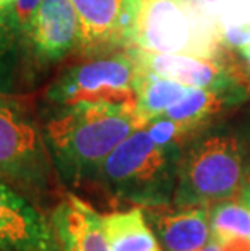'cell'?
Listing matches in <instances>:
<instances>
[{"label": "cell", "mask_w": 250, "mask_h": 251, "mask_svg": "<svg viewBox=\"0 0 250 251\" xmlns=\"http://www.w3.org/2000/svg\"><path fill=\"white\" fill-rule=\"evenodd\" d=\"M237 200H239V201H242L244 204H246V206L249 207V209H250V181H249V183L241 190V193H239Z\"/></svg>", "instance_id": "cell-22"}, {"label": "cell", "mask_w": 250, "mask_h": 251, "mask_svg": "<svg viewBox=\"0 0 250 251\" xmlns=\"http://www.w3.org/2000/svg\"><path fill=\"white\" fill-rule=\"evenodd\" d=\"M0 251H60L49 219L2 177Z\"/></svg>", "instance_id": "cell-8"}, {"label": "cell", "mask_w": 250, "mask_h": 251, "mask_svg": "<svg viewBox=\"0 0 250 251\" xmlns=\"http://www.w3.org/2000/svg\"><path fill=\"white\" fill-rule=\"evenodd\" d=\"M239 52H241V54H242L244 57H246V60L250 63V44H249V46H246V47H244V49H241Z\"/></svg>", "instance_id": "cell-24"}, {"label": "cell", "mask_w": 250, "mask_h": 251, "mask_svg": "<svg viewBox=\"0 0 250 251\" xmlns=\"http://www.w3.org/2000/svg\"><path fill=\"white\" fill-rule=\"evenodd\" d=\"M111 251H163L141 207L103 216Z\"/></svg>", "instance_id": "cell-14"}, {"label": "cell", "mask_w": 250, "mask_h": 251, "mask_svg": "<svg viewBox=\"0 0 250 251\" xmlns=\"http://www.w3.org/2000/svg\"><path fill=\"white\" fill-rule=\"evenodd\" d=\"M250 181L246 149L237 128L215 122L182 146L174 206H210L237 198Z\"/></svg>", "instance_id": "cell-2"}, {"label": "cell", "mask_w": 250, "mask_h": 251, "mask_svg": "<svg viewBox=\"0 0 250 251\" xmlns=\"http://www.w3.org/2000/svg\"><path fill=\"white\" fill-rule=\"evenodd\" d=\"M180 152L179 143H159L146 128H140L106 157L96 181L117 201L138 207L171 204Z\"/></svg>", "instance_id": "cell-3"}, {"label": "cell", "mask_w": 250, "mask_h": 251, "mask_svg": "<svg viewBox=\"0 0 250 251\" xmlns=\"http://www.w3.org/2000/svg\"><path fill=\"white\" fill-rule=\"evenodd\" d=\"M49 222L60 251H111L103 216L77 195H63Z\"/></svg>", "instance_id": "cell-11"}, {"label": "cell", "mask_w": 250, "mask_h": 251, "mask_svg": "<svg viewBox=\"0 0 250 251\" xmlns=\"http://www.w3.org/2000/svg\"><path fill=\"white\" fill-rule=\"evenodd\" d=\"M196 2H198L200 7L203 8L210 17L216 20L218 15H220L222 10H224L226 5L229 3V0H196Z\"/></svg>", "instance_id": "cell-21"}, {"label": "cell", "mask_w": 250, "mask_h": 251, "mask_svg": "<svg viewBox=\"0 0 250 251\" xmlns=\"http://www.w3.org/2000/svg\"><path fill=\"white\" fill-rule=\"evenodd\" d=\"M23 34L38 58L46 62L80 49V23L72 0H41Z\"/></svg>", "instance_id": "cell-10"}, {"label": "cell", "mask_w": 250, "mask_h": 251, "mask_svg": "<svg viewBox=\"0 0 250 251\" xmlns=\"http://www.w3.org/2000/svg\"><path fill=\"white\" fill-rule=\"evenodd\" d=\"M211 238L222 243L234 237H250V209L239 200H222L208 206Z\"/></svg>", "instance_id": "cell-16"}, {"label": "cell", "mask_w": 250, "mask_h": 251, "mask_svg": "<svg viewBox=\"0 0 250 251\" xmlns=\"http://www.w3.org/2000/svg\"><path fill=\"white\" fill-rule=\"evenodd\" d=\"M39 3L41 0H15L13 2V15L21 33H25V29L28 28L29 21L33 18L36 8L39 7Z\"/></svg>", "instance_id": "cell-18"}, {"label": "cell", "mask_w": 250, "mask_h": 251, "mask_svg": "<svg viewBox=\"0 0 250 251\" xmlns=\"http://www.w3.org/2000/svg\"><path fill=\"white\" fill-rule=\"evenodd\" d=\"M10 7H7V5H3L2 2H0V13H3V12H8Z\"/></svg>", "instance_id": "cell-26"}, {"label": "cell", "mask_w": 250, "mask_h": 251, "mask_svg": "<svg viewBox=\"0 0 250 251\" xmlns=\"http://www.w3.org/2000/svg\"><path fill=\"white\" fill-rule=\"evenodd\" d=\"M0 2H2L3 5H7V7L12 8V7H13V2H15V0H0Z\"/></svg>", "instance_id": "cell-25"}, {"label": "cell", "mask_w": 250, "mask_h": 251, "mask_svg": "<svg viewBox=\"0 0 250 251\" xmlns=\"http://www.w3.org/2000/svg\"><path fill=\"white\" fill-rule=\"evenodd\" d=\"M250 98L247 86L231 91L190 88L179 102L171 105L161 117L175 122L187 143L195 133L218 122L224 112L236 109Z\"/></svg>", "instance_id": "cell-13"}, {"label": "cell", "mask_w": 250, "mask_h": 251, "mask_svg": "<svg viewBox=\"0 0 250 251\" xmlns=\"http://www.w3.org/2000/svg\"><path fill=\"white\" fill-rule=\"evenodd\" d=\"M18 33H21V31L17 25V20H15L12 7L8 12L0 13V55H3L5 52L12 49Z\"/></svg>", "instance_id": "cell-17"}, {"label": "cell", "mask_w": 250, "mask_h": 251, "mask_svg": "<svg viewBox=\"0 0 250 251\" xmlns=\"http://www.w3.org/2000/svg\"><path fill=\"white\" fill-rule=\"evenodd\" d=\"M0 177L38 204L57 190L44 135L15 102L0 99Z\"/></svg>", "instance_id": "cell-5"}, {"label": "cell", "mask_w": 250, "mask_h": 251, "mask_svg": "<svg viewBox=\"0 0 250 251\" xmlns=\"http://www.w3.org/2000/svg\"><path fill=\"white\" fill-rule=\"evenodd\" d=\"M138 63L130 49L91 57L63 72L47 91L60 107L77 104H111L137 109Z\"/></svg>", "instance_id": "cell-6"}, {"label": "cell", "mask_w": 250, "mask_h": 251, "mask_svg": "<svg viewBox=\"0 0 250 251\" xmlns=\"http://www.w3.org/2000/svg\"><path fill=\"white\" fill-rule=\"evenodd\" d=\"M164 251H196L211 242L208 206L143 207Z\"/></svg>", "instance_id": "cell-12"}, {"label": "cell", "mask_w": 250, "mask_h": 251, "mask_svg": "<svg viewBox=\"0 0 250 251\" xmlns=\"http://www.w3.org/2000/svg\"><path fill=\"white\" fill-rule=\"evenodd\" d=\"M218 245L221 251H250V237H234Z\"/></svg>", "instance_id": "cell-20"}, {"label": "cell", "mask_w": 250, "mask_h": 251, "mask_svg": "<svg viewBox=\"0 0 250 251\" xmlns=\"http://www.w3.org/2000/svg\"><path fill=\"white\" fill-rule=\"evenodd\" d=\"M80 23V49L98 57L135 46L140 0H72Z\"/></svg>", "instance_id": "cell-7"}, {"label": "cell", "mask_w": 250, "mask_h": 251, "mask_svg": "<svg viewBox=\"0 0 250 251\" xmlns=\"http://www.w3.org/2000/svg\"><path fill=\"white\" fill-rule=\"evenodd\" d=\"M241 140L244 143V149H246V157H247V165L250 170V112L244 117V119L236 125Z\"/></svg>", "instance_id": "cell-19"}, {"label": "cell", "mask_w": 250, "mask_h": 251, "mask_svg": "<svg viewBox=\"0 0 250 251\" xmlns=\"http://www.w3.org/2000/svg\"><path fill=\"white\" fill-rule=\"evenodd\" d=\"M137 62L158 76L172 79L190 88L231 91L244 88L241 76L220 57H194L177 54H158L146 52L138 47H130Z\"/></svg>", "instance_id": "cell-9"}, {"label": "cell", "mask_w": 250, "mask_h": 251, "mask_svg": "<svg viewBox=\"0 0 250 251\" xmlns=\"http://www.w3.org/2000/svg\"><path fill=\"white\" fill-rule=\"evenodd\" d=\"M216 20L196 0H140L135 46L146 52L220 57Z\"/></svg>", "instance_id": "cell-4"}, {"label": "cell", "mask_w": 250, "mask_h": 251, "mask_svg": "<svg viewBox=\"0 0 250 251\" xmlns=\"http://www.w3.org/2000/svg\"><path fill=\"white\" fill-rule=\"evenodd\" d=\"M135 57V55H134ZM138 63V62H137ZM190 91V86L158 76L138 63L137 79V115L145 125L161 117L171 105L179 102Z\"/></svg>", "instance_id": "cell-15"}, {"label": "cell", "mask_w": 250, "mask_h": 251, "mask_svg": "<svg viewBox=\"0 0 250 251\" xmlns=\"http://www.w3.org/2000/svg\"><path fill=\"white\" fill-rule=\"evenodd\" d=\"M196 251H221V250H220V245H218L215 240H211V242L206 243L203 248H200V250H196Z\"/></svg>", "instance_id": "cell-23"}, {"label": "cell", "mask_w": 250, "mask_h": 251, "mask_svg": "<svg viewBox=\"0 0 250 251\" xmlns=\"http://www.w3.org/2000/svg\"><path fill=\"white\" fill-rule=\"evenodd\" d=\"M134 109L111 104L62 107L42 128L58 180L68 186L96 181L106 157L135 130L145 128Z\"/></svg>", "instance_id": "cell-1"}]
</instances>
